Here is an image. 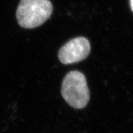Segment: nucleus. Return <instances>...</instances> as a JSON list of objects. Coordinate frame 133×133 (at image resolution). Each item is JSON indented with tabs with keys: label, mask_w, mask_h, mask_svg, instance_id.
Masks as SVG:
<instances>
[{
	"label": "nucleus",
	"mask_w": 133,
	"mask_h": 133,
	"mask_svg": "<svg viewBox=\"0 0 133 133\" xmlns=\"http://www.w3.org/2000/svg\"><path fill=\"white\" fill-rule=\"evenodd\" d=\"M130 8L133 12V0H130Z\"/></svg>",
	"instance_id": "obj_4"
},
{
	"label": "nucleus",
	"mask_w": 133,
	"mask_h": 133,
	"mask_svg": "<svg viewBox=\"0 0 133 133\" xmlns=\"http://www.w3.org/2000/svg\"><path fill=\"white\" fill-rule=\"evenodd\" d=\"M90 52V44L86 38L78 37L65 44L58 52L60 61L65 65L82 61L88 57Z\"/></svg>",
	"instance_id": "obj_3"
},
{
	"label": "nucleus",
	"mask_w": 133,
	"mask_h": 133,
	"mask_svg": "<svg viewBox=\"0 0 133 133\" xmlns=\"http://www.w3.org/2000/svg\"><path fill=\"white\" fill-rule=\"evenodd\" d=\"M61 94L65 101L75 109H82L90 99V91L86 77L77 71L66 74L63 81Z\"/></svg>",
	"instance_id": "obj_2"
},
{
	"label": "nucleus",
	"mask_w": 133,
	"mask_h": 133,
	"mask_svg": "<svg viewBox=\"0 0 133 133\" xmlns=\"http://www.w3.org/2000/svg\"><path fill=\"white\" fill-rule=\"evenodd\" d=\"M52 10L50 0H21L16 16L20 26L33 29L43 25L50 17Z\"/></svg>",
	"instance_id": "obj_1"
}]
</instances>
